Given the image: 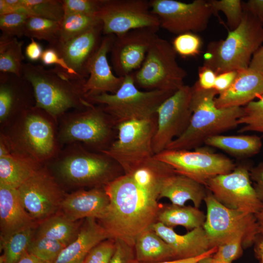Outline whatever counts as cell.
Listing matches in <instances>:
<instances>
[{"mask_svg": "<svg viewBox=\"0 0 263 263\" xmlns=\"http://www.w3.org/2000/svg\"><path fill=\"white\" fill-rule=\"evenodd\" d=\"M174 173L170 166L153 156L106 184L110 205L100 223L109 239L121 240L134 247L136 237L156 222L162 185Z\"/></svg>", "mask_w": 263, "mask_h": 263, "instance_id": "1", "label": "cell"}, {"mask_svg": "<svg viewBox=\"0 0 263 263\" xmlns=\"http://www.w3.org/2000/svg\"><path fill=\"white\" fill-rule=\"evenodd\" d=\"M22 76L32 86L35 106L46 112L57 123L70 110H82L90 104L83 91L87 79L58 66L47 69L39 64L24 63Z\"/></svg>", "mask_w": 263, "mask_h": 263, "instance_id": "2", "label": "cell"}, {"mask_svg": "<svg viewBox=\"0 0 263 263\" xmlns=\"http://www.w3.org/2000/svg\"><path fill=\"white\" fill-rule=\"evenodd\" d=\"M58 123L46 112L34 106L0 129L11 152L47 165L62 148L58 140Z\"/></svg>", "mask_w": 263, "mask_h": 263, "instance_id": "3", "label": "cell"}, {"mask_svg": "<svg viewBox=\"0 0 263 263\" xmlns=\"http://www.w3.org/2000/svg\"><path fill=\"white\" fill-rule=\"evenodd\" d=\"M191 88L192 114L189 124L182 135L168 145L167 150L196 149L208 138L239 125L238 120L243 114V107L217 108L214 99L219 94L214 88L204 89L197 81Z\"/></svg>", "mask_w": 263, "mask_h": 263, "instance_id": "4", "label": "cell"}, {"mask_svg": "<svg viewBox=\"0 0 263 263\" xmlns=\"http://www.w3.org/2000/svg\"><path fill=\"white\" fill-rule=\"evenodd\" d=\"M263 43V25L253 15L243 9V19L238 27L228 31L225 39L208 44L204 55L203 65L217 75L247 68Z\"/></svg>", "mask_w": 263, "mask_h": 263, "instance_id": "5", "label": "cell"}, {"mask_svg": "<svg viewBox=\"0 0 263 263\" xmlns=\"http://www.w3.org/2000/svg\"><path fill=\"white\" fill-rule=\"evenodd\" d=\"M49 163L65 183L73 186L103 187L124 173L110 156L89 150L78 143L65 145Z\"/></svg>", "mask_w": 263, "mask_h": 263, "instance_id": "6", "label": "cell"}, {"mask_svg": "<svg viewBox=\"0 0 263 263\" xmlns=\"http://www.w3.org/2000/svg\"><path fill=\"white\" fill-rule=\"evenodd\" d=\"M116 125L102 106L90 103L86 108L74 110L58 120V140L64 145L78 143L97 152L106 150L116 139Z\"/></svg>", "mask_w": 263, "mask_h": 263, "instance_id": "7", "label": "cell"}, {"mask_svg": "<svg viewBox=\"0 0 263 263\" xmlns=\"http://www.w3.org/2000/svg\"><path fill=\"white\" fill-rule=\"evenodd\" d=\"M174 93L158 90H139L135 84L132 73L124 77L122 85L115 94L103 93L86 100L91 104L102 106L117 126L123 122L155 116L160 105Z\"/></svg>", "mask_w": 263, "mask_h": 263, "instance_id": "8", "label": "cell"}, {"mask_svg": "<svg viewBox=\"0 0 263 263\" xmlns=\"http://www.w3.org/2000/svg\"><path fill=\"white\" fill-rule=\"evenodd\" d=\"M207 214L203 228L210 248L242 237L244 248L253 245L260 233L255 215L232 209L219 202L208 190L205 198Z\"/></svg>", "mask_w": 263, "mask_h": 263, "instance_id": "9", "label": "cell"}, {"mask_svg": "<svg viewBox=\"0 0 263 263\" xmlns=\"http://www.w3.org/2000/svg\"><path fill=\"white\" fill-rule=\"evenodd\" d=\"M177 54L167 40L158 37L141 67L133 73L135 85L146 91L176 92L185 84L187 72L176 60Z\"/></svg>", "mask_w": 263, "mask_h": 263, "instance_id": "10", "label": "cell"}, {"mask_svg": "<svg viewBox=\"0 0 263 263\" xmlns=\"http://www.w3.org/2000/svg\"><path fill=\"white\" fill-rule=\"evenodd\" d=\"M157 114L146 119L123 122L116 127V139L103 153L115 161L124 173L132 170L155 155L152 142Z\"/></svg>", "mask_w": 263, "mask_h": 263, "instance_id": "11", "label": "cell"}, {"mask_svg": "<svg viewBox=\"0 0 263 263\" xmlns=\"http://www.w3.org/2000/svg\"><path fill=\"white\" fill-rule=\"evenodd\" d=\"M154 157L170 166L175 173L205 186L211 178L228 173L236 166L227 156L200 148L193 151L166 149Z\"/></svg>", "mask_w": 263, "mask_h": 263, "instance_id": "12", "label": "cell"}, {"mask_svg": "<svg viewBox=\"0 0 263 263\" xmlns=\"http://www.w3.org/2000/svg\"><path fill=\"white\" fill-rule=\"evenodd\" d=\"M251 168L249 164H242L228 173L211 178L205 186L225 207L255 215L263 210V203L251 184Z\"/></svg>", "mask_w": 263, "mask_h": 263, "instance_id": "13", "label": "cell"}, {"mask_svg": "<svg viewBox=\"0 0 263 263\" xmlns=\"http://www.w3.org/2000/svg\"><path fill=\"white\" fill-rule=\"evenodd\" d=\"M151 12L158 18L160 27L180 35L205 30L214 15L209 0H194L186 3L175 0H151Z\"/></svg>", "mask_w": 263, "mask_h": 263, "instance_id": "14", "label": "cell"}, {"mask_svg": "<svg viewBox=\"0 0 263 263\" xmlns=\"http://www.w3.org/2000/svg\"><path fill=\"white\" fill-rule=\"evenodd\" d=\"M104 35L122 34L132 30H159L160 22L146 0H103L96 15Z\"/></svg>", "mask_w": 263, "mask_h": 263, "instance_id": "15", "label": "cell"}, {"mask_svg": "<svg viewBox=\"0 0 263 263\" xmlns=\"http://www.w3.org/2000/svg\"><path fill=\"white\" fill-rule=\"evenodd\" d=\"M17 190L23 207L38 223L58 212L66 195L46 165Z\"/></svg>", "mask_w": 263, "mask_h": 263, "instance_id": "16", "label": "cell"}, {"mask_svg": "<svg viewBox=\"0 0 263 263\" xmlns=\"http://www.w3.org/2000/svg\"><path fill=\"white\" fill-rule=\"evenodd\" d=\"M191 98V87L184 85L157 109V129L152 142L155 154L165 150L188 127L192 114Z\"/></svg>", "mask_w": 263, "mask_h": 263, "instance_id": "17", "label": "cell"}, {"mask_svg": "<svg viewBox=\"0 0 263 263\" xmlns=\"http://www.w3.org/2000/svg\"><path fill=\"white\" fill-rule=\"evenodd\" d=\"M158 30L138 28L115 36L110 53L116 75L125 77L141 67L149 50L158 37Z\"/></svg>", "mask_w": 263, "mask_h": 263, "instance_id": "18", "label": "cell"}, {"mask_svg": "<svg viewBox=\"0 0 263 263\" xmlns=\"http://www.w3.org/2000/svg\"><path fill=\"white\" fill-rule=\"evenodd\" d=\"M35 104L32 86L23 76L0 72V129Z\"/></svg>", "mask_w": 263, "mask_h": 263, "instance_id": "19", "label": "cell"}, {"mask_svg": "<svg viewBox=\"0 0 263 263\" xmlns=\"http://www.w3.org/2000/svg\"><path fill=\"white\" fill-rule=\"evenodd\" d=\"M114 38V35H104L99 48L88 62L89 76L83 88L86 99L103 93L114 94L124 81V77L113 73L107 59Z\"/></svg>", "mask_w": 263, "mask_h": 263, "instance_id": "20", "label": "cell"}, {"mask_svg": "<svg viewBox=\"0 0 263 263\" xmlns=\"http://www.w3.org/2000/svg\"><path fill=\"white\" fill-rule=\"evenodd\" d=\"M103 34L101 22L68 41L49 46L55 49L78 75L86 79L88 62L99 48Z\"/></svg>", "mask_w": 263, "mask_h": 263, "instance_id": "21", "label": "cell"}, {"mask_svg": "<svg viewBox=\"0 0 263 263\" xmlns=\"http://www.w3.org/2000/svg\"><path fill=\"white\" fill-rule=\"evenodd\" d=\"M109 205L110 199L104 186L97 187L66 194L60 209L73 221L87 218L101 221L107 215Z\"/></svg>", "mask_w": 263, "mask_h": 263, "instance_id": "22", "label": "cell"}, {"mask_svg": "<svg viewBox=\"0 0 263 263\" xmlns=\"http://www.w3.org/2000/svg\"><path fill=\"white\" fill-rule=\"evenodd\" d=\"M218 95L214 99L217 108L244 106L263 95V75L249 67L237 71L230 86Z\"/></svg>", "mask_w": 263, "mask_h": 263, "instance_id": "23", "label": "cell"}, {"mask_svg": "<svg viewBox=\"0 0 263 263\" xmlns=\"http://www.w3.org/2000/svg\"><path fill=\"white\" fill-rule=\"evenodd\" d=\"M171 247L173 260L188 259L200 256L210 249L209 242L203 227L180 235L172 228L156 222L150 227Z\"/></svg>", "mask_w": 263, "mask_h": 263, "instance_id": "24", "label": "cell"}, {"mask_svg": "<svg viewBox=\"0 0 263 263\" xmlns=\"http://www.w3.org/2000/svg\"><path fill=\"white\" fill-rule=\"evenodd\" d=\"M37 225L22 205L17 189L0 187V239Z\"/></svg>", "mask_w": 263, "mask_h": 263, "instance_id": "25", "label": "cell"}, {"mask_svg": "<svg viewBox=\"0 0 263 263\" xmlns=\"http://www.w3.org/2000/svg\"><path fill=\"white\" fill-rule=\"evenodd\" d=\"M108 239L106 230L96 219L85 218L76 239L61 251L54 263H83L95 246Z\"/></svg>", "mask_w": 263, "mask_h": 263, "instance_id": "26", "label": "cell"}, {"mask_svg": "<svg viewBox=\"0 0 263 263\" xmlns=\"http://www.w3.org/2000/svg\"><path fill=\"white\" fill-rule=\"evenodd\" d=\"M208 189L206 186L183 175L173 173L168 176L162 185L159 198H167L171 204L185 206L191 201L199 208L204 201Z\"/></svg>", "mask_w": 263, "mask_h": 263, "instance_id": "27", "label": "cell"}, {"mask_svg": "<svg viewBox=\"0 0 263 263\" xmlns=\"http://www.w3.org/2000/svg\"><path fill=\"white\" fill-rule=\"evenodd\" d=\"M43 166L14 152L0 157V187L18 189Z\"/></svg>", "mask_w": 263, "mask_h": 263, "instance_id": "28", "label": "cell"}, {"mask_svg": "<svg viewBox=\"0 0 263 263\" xmlns=\"http://www.w3.org/2000/svg\"><path fill=\"white\" fill-rule=\"evenodd\" d=\"M82 223L72 221L58 212L38 223L33 236L53 239L66 246L76 239Z\"/></svg>", "mask_w": 263, "mask_h": 263, "instance_id": "29", "label": "cell"}, {"mask_svg": "<svg viewBox=\"0 0 263 263\" xmlns=\"http://www.w3.org/2000/svg\"><path fill=\"white\" fill-rule=\"evenodd\" d=\"M134 250L135 259L141 263H153L173 260L170 246L150 228L136 237Z\"/></svg>", "mask_w": 263, "mask_h": 263, "instance_id": "30", "label": "cell"}, {"mask_svg": "<svg viewBox=\"0 0 263 263\" xmlns=\"http://www.w3.org/2000/svg\"><path fill=\"white\" fill-rule=\"evenodd\" d=\"M204 144L237 158H247L256 155L263 145L261 138L256 135L219 134L208 138Z\"/></svg>", "mask_w": 263, "mask_h": 263, "instance_id": "31", "label": "cell"}, {"mask_svg": "<svg viewBox=\"0 0 263 263\" xmlns=\"http://www.w3.org/2000/svg\"><path fill=\"white\" fill-rule=\"evenodd\" d=\"M206 218L204 212L194 206L171 204L160 206L156 222L172 228L182 226L192 230L203 226Z\"/></svg>", "mask_w": 263, "mask_h": 263, "instance_id": "32", "label": "cell"}, {"mask_svg": "<svg viewBox=\"0 0 263 263\" xmlns=\"http://www.w3.org/2000/svg\"><path fill=\"white\" fill-rule=\"evenodd\" d=\"M23 41L1 35L0 38V72L22 76Z\"/></svg>", "mask_w": 263, "mask_h": 263, "instance_id": "33", "label": "cell"}, {"mask_svg": "<svg viewBox=\"0 0 263 263\" xmlns=\"http://www.w3.org/2000/svg\"><path fill=\"white\" fill-rule=\"evenodd\" d=\"M60 29V22L30 16L25 25L24 36L30 39L44 40L49 46H52L59 41Z\"/></svg>", "mask_w": 263, "mask_h": 263, "instance_id": "34", "label": "cell"}, {"mask_svg": "<svg viewBox=\"0 0 263 263\" xmlns=\"http://www.w3.org/2000/svg\"><path fill=\"white\" fill-rule=\"evenodd\" d=\"M34 229H25L6 239H0V249L3 253L0 257V263H18L27 251Z\"/></svg>", "mask_w": 263, "mask_h": 263, "instance_id": "35", "label": "cell"}, {"mask_svg": "<svg viewBox=\"0 0 263 263\" xmlns=\"http://www.w3.org/2000/svg\"><path fill=\"white\" fill-rule=\"evenodd\" d=\"M100 23L101 20L95 16L75 13L64 15L60 22L58 43L68 41Z\"/></svg>", "mask_w": 263, "mask_h": 263, "instance_id": "36", "label": "cell"}, {"mask_svg": "<svg viewBox=\"0 0 263 263\" xmlns=\"http://www.w3.org/2000/svg\"><path fill=\"white\" fill-rule=\"evenodd\" d=\"M30 16H38L61 22L64 16L61 0H21Z\"/></svg>", "mask_w": 263, "mask_h": 263, "instance_id": "37", "label": "cell"}, {"mask_svg": "<svg viewBox=\"0 0 263 263\" xmlns=\"http://www.w3.org/2000/svg\"><path fill=\"white\" fill-rule=\"evenodd\" d=\"M243 108V114L238 120V124L243 126L238 132H255L263 134V95Z\"/></svg>", "mask_w": 263, "mask_h": 263, "instance_id": "38", "label": "cell"}, {"mask_svg": "<svg viewBox=\"0 0 263 263\" xmlns=\"http://www.w3.org/2000/svg\"><path fill=\"white\" fill-rule=\"evenodd\" d=\"M65 247L61 243L53 239L33 236L27 251L41 260L54 263Z\"/></svg>", "mask_w": 263, "mask_h": 263, "instance_id": "39", "label": "cell"}, {"mask_svg": "<svg viewBox=\"0 0 263 263\" xmlns=\"http://www.w3.org/2000/svg\"><path fill=\"white\" fill-rule=\"evenodd\" d=\"M214 15L219 11L224 13L231 31L237 28L243 16L242 1L240 0H210Z\"/></svg>", "mask_w": 263, "mask_h": 263, "instance_id": "40", "label": "cell"}, {"mask_svg": "<svg viewBox=\"0 0 263 263\" xmlns=\"http://www.w3.org/2000/svg\"><path fill=\"white\" fill-rule=\"evenodd\" d=\"M171 44L177 54L188 57L194 56L199 54L202 42L196 34L187 32L177 35Z\"/></svg>", "mask_w": 263, "mask_h": 263, "instance_id": "41", "label": "cell"}, {"mask_svg": "<svg viewBox=\"0 0 263 263\" xmlns=\"http://www.w3.org/2000/svg\"><path fill=\"white\" fill-rule=\"evenodd\" d=\"M30 15L23 13H12L0 16L1 35L21 38L24 36L25 25Z\"/></svg>", "mask_w": 263, "mask_h": 263, "instance_id": "42", "label": "cell"}, {"mask_svg": "<svg viewBox=\"0 0 263 263\" xmlns=\"http://www.w3.org/2000/svg\"><path fill=\"white\" fill-rule=\"evenodd\" d=\"M244 240L242 237H236L217 247L213 258L223 263H232L243 253Z\"/></svg>", "mask_w": 263, "mask_h": 263, "instance_id": "43", "label": "cell"}, {"mask_svg": "<svg viewBox=\"0 0 263 263\" xmlns=\"http://www.w3.org/2000/svg\"><path fill=\"white\" fill-rule=\"evenodd\" d=\"M64 15L80 14L95 16L103 0H62Z\"/></svg>", "mask_w": 263, "mask_h": 263, "instance_id": "44", "label": "cell"}, {"mask_svg": "<svg viewBox=\"0 0 263 263\" xmlns=\"http://www.w3.org/2000/svg\"><path fill=\"white\" fill-rule=\"evenodd\" d=\"M115 248V240L106 239L95 246L88 254L83 263H109Z\"/></svg>", "mask_w": 263, "mask_h": 263, "instance_id": "45", "label": "cell"}, {"mask_svg": "<svg viewBox=\"0 0 263 263\" xmlns=\"http://www.w3.org/2000/svg\"><path fill=\"white\" fill-rule=\"evenodd\" d=\"M115 240V250L109 263H130L135 259L133 246L121 240Z\"/></svg>", "mask_w": 263, "mask_h": 263, "instance_id": "46", "label": "cell"}, {"mask_svg": "<svg viewBox=\"0 0 263 263\" xmlns=\"http://www.w3.org/2000/svg\"><path fill=\"white\" fill-rule=\"evenodd\" d=\"M40 59L44 65L55 64L56 66L61 67L71 74L78 75L68 66L63 58L60 57L56 51L52 47L48 46L43 51Z\"/></svg>", "mask_w": 263, "mask_h": 263, "instance_id": "47", "label": "cell"}, {"mask_svg": "<svg viewBox=\"0 0 263 263\" xmlns=\"http://www.w3.org/2000/svg\"><path fill=\"white\" fill-rule=\"evenodd\" d=\"M217 75L211 68L203 65L199 67L197 82L204 89H213Z\"/></svg>", "mask_w": 263, "mask_h": 263, "instance_id": "48", "label": "cell"}, {"mask_svg": "<svg viewBox=\"0 0 263 263\" xmlns=\"http://www.w3.org/2000/svg\"><path fill=\"white\" fill-rule=\"evenodd\" d=\"M251 180L253 188L259 200L263 203V162L252 167L250 170Z\"/></svg>", "mask_w": 263, "mask_h": 263, "instance_id": "49", "label": "cell"}, {"mask_svg": "<svg viewBox=\"0 0 263 263\" xmlns=\"http://www.w3.org/2000/svg\"><path fill=\"white\" fill-rule=\"evenodd\" d=\"M237 74V71H231L217 75L213 88L219 94L224 92L232 84Z\"/></svg>", "mask_w": 263, "mask_h": 263, "instance_id": "50", "label": "cell"}, {"mask_svg": "<svg viewBox=\"0 0 263 263\" xmlns=\"http://www.w3.org/2000/svg\"><path fill=\"white\" fill-rule=\"evenodd\" d=\"M243 8L257 18L263 25V0H249L242 2Z\"/></svg>", "mask_w": 263, "mask_h": 263, "instance_id": "51", "label": "cell"}, {"mask_svg": "<svg viewBox=\"0 0 263 263\" xmlns=\"http://www.w3.org/2000/svg\"><path fill=\"white\" fill-rule=\"evenodd\" d=\"M31 42L25 48V55L32 61H37L41 58L43 51L39 43L35 39L31 38Z\"/></svg>", "mask_w": 263, "mask_h": 263, "instance_id": "52", "label": "cell"}, {"mask_svg": "<svg viewBox=\"0 0 263 263\" xmlns=\"http://www.w3.org/2000/svg\"><path fill=\"white\" fill-rule=\"evenodd\" d=\"M217 250V247H215L210 248L206 252L204 253V254L200 256L195 257L188 258V259L171 260H169V261H166L160 262H158V263H197L200 260L202 259L203 258L206 257L213 255V254L216 252ZM130 263H145L139 262L137 261H136L135 259H133L132 261H131Z\"/></svg>", "mask_w": 263, "mask_h": 263, "instance_id": "53", "label": "cell"}, {"mask_svg": "<svg viewBox=\"0 0 263 263\" xmlns=\"http://www.w3.org/2000/svg\"><path fill=\"white\" fill-rule=\"evenodd\" d=\"M248 67L263 75V45L253 55Z\"/></svg>", "mask_w": 263, "mask_h": 263, "instance_id": "54", "label": "cell"}, {"mask_svg": "<svg viewBox=\"0 0 263 263\" xmlns=\"http://www.w3.org/2000/svg\"><path fill=\"white\" fill-rule=\"evenodd\" d=\"M253 245L255 257L259 262L263 261V233L258 235Z\"/></svg>", "mask_w": 263, "mask_h": 263, "instance_id": "55", "label": "cell"}, {"mask_svg": "<svg viewBox=\"0 0 263 263\" xmlns=\"http://www.w3.org/2000/svg\"><path fill=\"white\" fill-rule=\"evenodd\" d=\"M18 263H50L41 260L35 256L30 254L26 251L22 256Z\"/></svg>", "mask_w": 263, "mask_h": 263, "instance_id": "56", "label": "cell"}, {"mask_svg": "<svg viewBox=\"0 0 263 263\" xmlns=\"http://www.w3.org/2000/svg\"><path fill=\"white\" fill-rule=\"evenodd\" d=\"M259 225L260 233H263V210L255 214Z\"/></svg>", "mask_w": 263, "mask_h": 263, "instance_id": "57", "label": "cell"}, {"mask_svg": "<svg viewBox=\"0 0 263 263\" xmlns=\"http://www.w3.org/2000/svg\"><path fill=\"white\" fill-rule=\"evenodd\" d=\"M212 256L206 257L200 260L197 263H212L213 259Z\"/></svg>", "mask_w": 263, "mask_h": 263, "instance_id": "58", "label": "cell"}, {"mask_svg": "<svg viewBox=\"0 0 263 263\" xmlns=\"http://www.w3.org/2000/svg\"><path fill=\"white\" fill-rule=\"evenodd\" d=\"M212 258H213V257H212ZM212 263H222V262H219L218 261L215 260L213 258Z\"/></svg>", "mask_w": 263, "mask_h": 263, "instance_id": "59", "label": "cell"}, {"mask_svg": "<svg viewBox=\"0 0 263 263\" xmlns=\"http://www.w3.org/2000/svg\"><path fill=\"white\" fill-rule=\"evenodd\" d=\"M259 263H263V261L259 262Z\"/></svg>", "mask_w": 263, "mask_h": 263, "instance_id": "60", "label": "cell"}]
</instances>
